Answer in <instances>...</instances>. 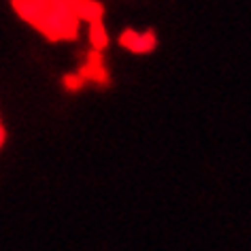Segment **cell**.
<instances>
[{
    "label": "cell",
    "instance_id": "2",
    "mask_svg": "<svg viewBox=\"0 0 251 251\" xmlns=\"http://www.w3.org/2000/svg\"><path fill=\"white\" fill-rule=\"evenodd\" d=\"M122 43L126 47L134 49V51H145V49H151L153 47V39L151 34H134V32H126L122 36Z\"/></svg>",
    "mask_w": 251,
    "mask_h": 251
},
{
    "label": "cell",
    "instance_id": "1",
    "mask_svg": "<svg viewBox=\"0 0 251 251\" xmlns=\"http://www.w3.org/2000/svg\"><path fill=\"white\" fill-rule=\"evenodd\" d=\"M15 9L51 41L75 39L81 22L96 28L102 15V9L94 2H15Z\"/></svg>",
    "mask_w": 251,
    "mask_h": 251
},
{
    "label": "cell",
    "instance_id": "3",
    "mask_svg": "<svg viewBox=\"0 0 251 251\" xmlns=\"http://www.w3.org/2000/svg\"><path fill=\"white\" fill-rule=\"evenodd\" d=\"M2 141H4V130H2V124H0V145H2Z\"/></svg>",
    "mask_w": 251,
    "mask_h": 251
}]
</instances>
